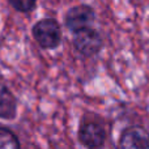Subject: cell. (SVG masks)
I'll return each mask as SVG.
<instances>
[{
  "label": "cell",
  "instance_id": "1",
  "mask_svg": "<svg viewBox=\"0 0 149 149\" xmlns=\"http://www.w3.org/2000/svg\"><path fill=\"white\" fill-rule=\"evenodd\" d=\"M109 137L107 127L102 116L89 113L81 118L77 128V140L88 149H98L105 147Z\"/></svg>",
  "mask_w": 149,
  "mask_h": 149
},
{
  "label": "cell",
  "instance_id": "2",
  "mask_svg": "<svg viewBox=\"0 0 149 149\" xmlns=\"http://www.w3.org/2000/svg\"><path fill=\"white\" fill-rule=\"evenodd\" d=\"M31 36L43 50H56L63 41L62 26L54 17H45L37 21L31 28Z\"/></svg>",
  "mask_w": 149,
  "mask_h": 149
},
{
  "label": "cell",
  "instance_id": "5",
  "mask_svg": "<svg viewBox=\"0 0 149 149\" xmlns=\"http://www.w3.org/2000/svg\"><path fill=\"white\" fill-rule=\"evenodd\" d=\"M118 147L123 149H149V131L140 124L127 126L119 135Z\"/></svg>",
  "mask_w": 149,
  "mask_h": 149
},
{
  "label": "cell",
  "instance_id": "4",
  "mask_svg": "<svg viewBox=\"0 0 149 149\" xmlns=\"http://www.w3.org/2000/svg\"><path fill=\"white\" fill-rule=\"evenodd\" d=\"M64 26L71 33L89 28L95 21V10L89 4H77L71 7L64 15Z\"/></svg>",
  "mask_w": 149,
  "mask_h": 149
},
{
  "label": "cell",
  "instance_id": "6",
  "mask_svg": "<svg viewBox=\"0 0 149 149\" xmlns=\"http://www.w3.org/2000/svg\"><path fill=\"white\" fill-rule=\"evenodd\" d=\"M18 101L7 82L0 77V119L13 120L17 116Z\"/></svg>",
  "mask_w": 149,
  "mask_h": 149
},
{
  "label": "cell",
  "instance_id": "7",
  "mask_svg": "<svg viewBox=\"0 0 149 149\" xmlns=\"http://www.w3.org/2000/svg\"><path fill=\"white\" fill-rule=\"evenodd\" d=\"M20 149L21 141L10 127L0 124V149Z\"/></svg>",
  "mask_w": 149,
  "mask_h": 149
},
{
  "label": "cell",
  "instance_id": "3",
  "mask_svg": "<svg viewBox=\"0 0 149 149\" xmlns=\"http://www.w3.org/2000/svg\"><path fill=\"white\" fill-rule=\"evenodd\" d=\"M72 45L73 49L84 58H93L103 49V38L100 30L89 26L73 33Z\"/></svg>",
  "mask_w": 149,
  "mask_h": 149
},
{
  "label": "cell",
  "instance_id": "8",
  "mask_svg": "<svg viewBox=\"0 0 149 149\" xmlns=\"http://www.w3.org/2000/svg\"><path fill=\"white\" fill-rule=\"evenodd\" d=\"M8 4L18 13H31L37 8L38 0H8Z\"/></svg>",
  "mask_w": 149,
  "mask_h": 149
}]
</instances>
